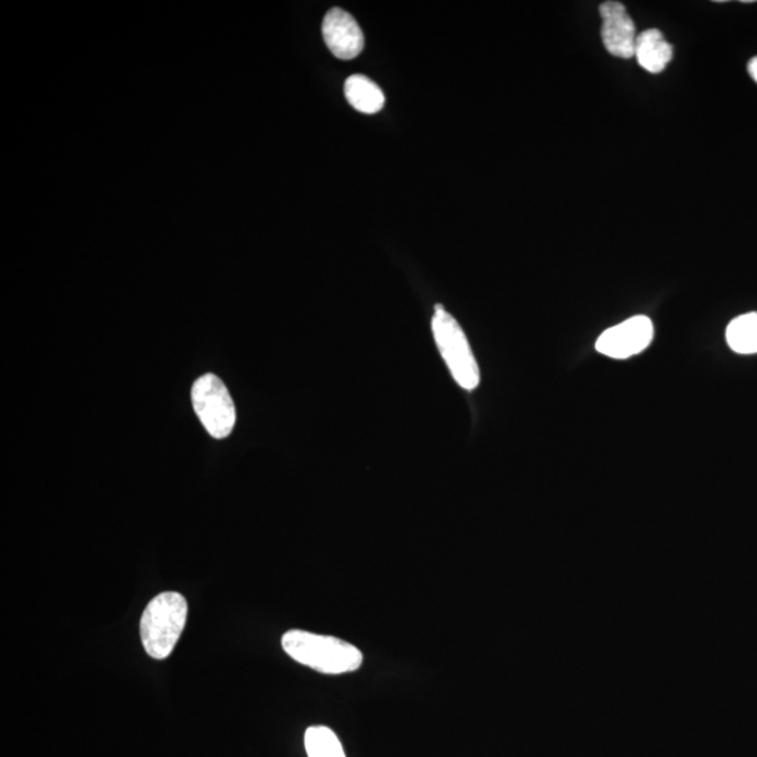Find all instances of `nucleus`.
I'll list each match as a JSON object with an SVG mask.
<instances>
[{"label": "nucleus", "mask_w": 757, "mask_h": 757, "mask_svg": "<svg viewBox=\"0 0 757 757\" xmlns=\"http://www.w3.org/2000/svg\"><path fill=\"white\" fill-rule=\"evenodd\" d=\"M308 757H347L338 736L327 726H310L304 734Z\"/></svg>", "instance_id": "nucleus-11"}, {"label": "nucleus", "mask_w": 757, "mask_h": 757, "mask_svg": "<svg viewBox=\"0 0 757 757\" xmlns=\"http://www.w3.org/2000/svg\"><path fill=\"white\" fill-rule=\"evenodd\" d=\"M726 343L736 354H757V312L735 318L726 327Z\"/></svg>", "instance_id": "nucleus-10"}, {"label": "nucleus", "mask_w": 757, "mask_h": 757, "mask_svg": "<svg viewBox=\"0 0 757 757\" xmlns=\"http://www.w3.org/2000/svg\"><path fill=\"white\" fill-rule=\"evenodd\" d=\"M191 398L208 434L216 439L227 438L236 423V409L225 383L212 374L201 376L192 386Z\"/></svg>", "instance_id": "nucleus-4"}, {"label": "nucleus", "mask_w": 757, "mask_h": 757, "mask_svg": "<svg viewBox=\"0 0 757 757\" xmlns=\"http://www.w3.org/2000/svg\"><path fill=\"white\" fill-rule=\"evenodd\" d=\"M602 18V42L613 57L630 59L634 57L637 32L633 19L628 16L623 3L609 0L599 8Z\"/></svg>", "instance_id": "nucleus-6"}, {"label": "nucleus", "mask_w": 757, "mask_h": 757, "mask_svg": "<svg viewBox=\"0 0 757 757\" xmlns=\"http://www.w3.org/2000/svg\"><path fill=\"white\" fill-rule=\"evenodd\" d=\"M323 37L334 57L344 60L357 58L365 45L357 20L339 8L330 10L324 18Z\"/></svg>", "instance_id": "nucleus-7"}, {"label": "nucleus", "mask_w": 757, "mask_h": 757, "mask_svg": "<svg viewBox=\"0 0 757 757\" xmlns=\"http://www.w3.org/2000/svg\"><path fill=\"white\" fill-rule=\"evenodd\" d=\"M188 604L179 592L157 594L141 619V638L147 655L166 659L175 649L187 623Z\"/></svg>", "instance_id": "nucleus-2"}, {"label": "nucleus", "mask_w": 757, "mask_h": 757, "mask_svg": "<svg viewBox=\"0 0 757 757\" xmlns=\"http://www.w3.org/2000/svg\"><path fill=\"white\" fill-rule=\"evenodd\" d=\"M282 648L289 657L320 673L354 672L363 665V653L353 644L332 635L291 630L283 634Z\"/></svg>", "instance_id": "nucleus-1"}, {"label": "nucleus", "mask_w": 757, "mask_h": 757, "mask_svg": "<svg viewBox=\"0 0 757 757\" xmlns=\"http://www.w3.org/2000/svg\"><path fill=\"white\" fill-rule=\"evenodd\" d=\"M634 57L649 74H660L673 58V47L657 29H648L637 35Z\"/></svg>", "instance_id": "nucleus-8"}, {"label": "nucleus", "mask_w": 757, "mask_h": 757, "mask_svg": "<svg viewBox=\"0 0 757 757\" xmlns=\"http://www.w3.org/2000/svg\"><path fill=\"white\" fill-rule=\"evenodd\" d=\"M348 103L365 114H375L383 109L385 94L378 85L364 75L349 76L344 85Z\"/></svg>", "instance_id": "nucleus-9"}, {"label": "nucleus", "mask_w": 757, "mask_h": 757, "mask_svg": "<svg viewBox=\"0 0 757 757\" xmlns=\"http://www.w3.org/2000/svg\"><path fill=\"white\" fill-rule=\"evenodd\" d=\"M432 333L442 359L448 365L455 382L465 390H475L480 385L479 364L472 354L469 339L457 320L436 304L432 318Z\"/></svg>", "instance_id": "nucleus-3"}, {"label": "nucleus", "mask_w": 757, "mask_h": 757, "mask_svg": "<svg viewBox=\"0 0 757 757\" xmlns=\"http://www.w3.org/2000/svg\"><path fill=\"white\" fill-rule=\"evenodd\" d=\"M653 338L652 319L634 316L603 332L598 338L597 350L604 357L627 359L647 349L653 343Z\"/></svg>", "instance_id": "nucleus-5"}, {"label": "nucleus", "mask_w": 757, "mask_h": 757, "mask_svg": "<svg viewBox=\"0 0 757 757\" xmlns=\"http://www.w3.org/2000/svg\"><path fill=\"white\" fill-rule=\"evenodd\" d=\"M748 70L752 79L757 84V57L749 60Z\"/></svg>", "instance_id": "nucleus-12"}]
</instances>
